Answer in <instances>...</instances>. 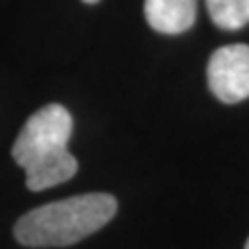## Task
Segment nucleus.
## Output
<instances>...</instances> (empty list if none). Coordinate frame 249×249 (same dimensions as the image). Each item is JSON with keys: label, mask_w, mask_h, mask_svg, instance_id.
Returning <instances> with one entry per match:
<instances>
[{"label": "nucleus", "mask_w": 249, "mask_h": 249, "mask_svg": "<svg viewBox=\"0 0 249 249\" xmlns=\"http://www.w3.org/2000/svg\"><path fill=\"white\" fill-rule=\"evenodd\" d=\"M73 116L60 104L34 112L13 143V158L25 170L29 191H44L77 175V158L69 152Z\"/></svg>", "instance_id": "1"}, {"label": "nucleus", "mask_w": 249, "mask_h": 249, "mask_svg": "<svg viewBox=\"0 0 249 249\" xmlns=\"http://www.w3.org/2000/svg\"><path fill=\"white\" fill-rule=\"evenodd\" d=\"M119 201L110 193H83L23 214L15 239L25 247H67L98 232L116 216Z\"/></svg>", "instance_id": "2"}, {"label": "nucleus", "mask_w": 249, "mask_h": 249, "mask_svg": "<svg viewBox=\"0 0 249 249\" xmlns=\"http://www.w3.org/2000/svg\"><path fill=\"white\" fill-rule=\"evenodd\" d=\"M208 88L224 104L249 98V46L231 44L218 48L208 60Z\"/></svg>", "instance_id": "3"}, {"label": "nucleus", "mask_w": 249, "mask_h": 249, "mask_svg": "<svg viewBox=\"0 0 249 249\" xmlns=\"http://www.w3.org/2000/svg\"><path fill=\"white\" fill-rule=\"evenodd\" d=\"M145 21L158 34L178 36L193 27L197 0H145Z\"/></svg>", "instance_id": "4"}, {"label": "nucleus", "mask_w": 249, "mask_h": 249, "mask_svg": "<svg viewBox=\"0 0 249 249\" xmlns=\"http://www.w3.org/2000/svg\"><path fill=\"white\" fill-rule=\"evenodd\" d=\"M210 19L216 27L235 31L249 23V0H206Z\"/></svg>", "instance_id": "5"}, {"label": "nucleus", "mask_w": 249, "mask_h": 249, "mask_svg": "<svg viewBox=\"0 0 249 249\" xmlns=\"http://www.w3.org/2000/svg\"><path fill=\"white\" fill-rule=\"evenodd\" d=\"M83 2H88V4H96V2H100V0H83Z\"/></svg>", "instance_id": "6"}, {"label": "nucleus", "mask_w": 249, "mask_h": 249, "mask_svg": "<svg viewBox=\"0 0 249 249\" xmlns=\"http://www.w3.org/2000/svg\"><path fill=\"white\" fill-rule=\"evenodd\" d=\"M245 249H249V239H247V243H245Z\"/></svg>", "instance_id": "7"}]
</instances>
